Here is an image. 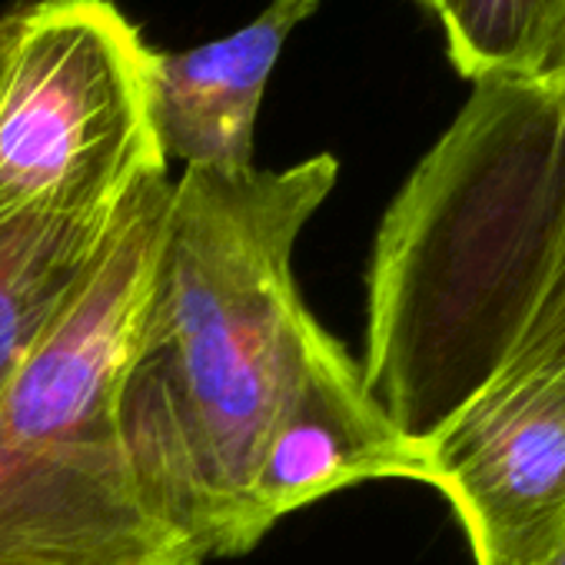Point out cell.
Segmentation results:
<instances>
[{
    "label": "cell",
    "instance_id": "1",
    "mask_svg": "<svg viewBox=\"0 0 565 565\" xmlns=\"http://www.w3.org/2000/svg\"><path fill=\"white\" fill-rule=\"evenodd\" d=\"M337 177L320 153L287 170L186 167L170 190L117 416L143 486L206 558L256 545V452L320 327L294 253Z\"/></svg>",
    "mask_w": 565,
    "mask_h": 565
},
{
    "label": "cell",
    "instance_id": "2",
    "mask_svg": "<svg viewBox=\"0 0 565 565\" xmlns=\"http://www.w3.org/2000/svg\"><path fill=\"white\" fill-rule=\"evenodd\" d=\"M143 180L71 310L0 393V565H203L143 486L117 416L170 203Z\"/></svg>",
    "mask_w": 565,
    "mask_h": 565
},
{
    "label": "cell",
    "instance_id": "3",
    "mask_svg": "<svg viewBox=\"0 0 565 565\" xmlns=\"http://www.w3.org/2000/svg\"><path fill=\"white\" fill-rule=\"evenodd\" d=\"M150 47L110 0L11 11L0 67V223L107 213L163 177Z\"/></svg>",
    "mask_w": 565,
    "mask_h": 565
},
{
    "label": "cell",
    "instance_id": "4",
    "mask_svg": "<svg viewBox=\"0 0 565 565\" xmlns=\"http://www.w3.org/2000/svg\"><path fill=\"white\" fill-rule=\"evenodd\" d=\"M462 203V279L479 327L529 370L565 350V18L522 74Z\"/></svg>",
    "mask_w": 565,
    "mask_h": 565
},
{
    "label": "cell",
    "instance_id": "5",
    "mask_svg": "<svg viewBox=\"0 0 565 565\" xmlns=\"http://www.w3.org/2000/svg\"><path fill=\"white\" fill-rule=\"evenodd\" d=\"M423 452L476 565H552L565 552V350L476 396Z\"/></svg>",
    "mask_w": 565,
    "mask_h": 565
},
{
    "label": "cell",
    "instance_id": "6",
    "mask_svg": "<svg viewBox=\"0 0 565 565\" xmlns=\"http://www.w3.org/2000/svg\"><path fill=\"white\" fill-rule=\"evenodd\" d=\"M376 479L426 482V452L370 396L347 347L317 327L256 452L249 479L253 539L269 535L282 515Z\"/></svg>",
    "mask_w": 565,
    "mask_h": 565
},
{
    "label": "cell",
    "instance_id": "7",
    "mask_svg": "<svg viewBox=\"0 0 565 565\" xmlns=\"http://www.w3.org/2000/svg\"><path fill=\"white\" fill-rule=\"evenodd\" d=\"M320 0H273L243 31L183 54L150 51V117L167 160L253 167L256 114L287 38Z\"/></svg>",
    "mask_w": 565,
    "mask_h": 565
},
{
    "label": "cell",
    "instance_id": "8",
    "mask_svg": "<svg viewBox=\"0 0 565 565\" xmlns=\"http://www.w3.org/2000/svg\"><path fill=\"white\" fill-rule=\"evenodd\" d=\"M120 206L28 213L0 223V393L84 290L114 236Z\"/></svg>",
    "mask_w": 565,
    "mask_h": 565
},
{
    "label": "cell",
    "instance_id": "9",
    "mask_svg": "<svg viewBox=\"0 0 565 565\" xmlns=\"http://www.w3.org/2000/svg\"><path fill=\"white\" fill-rule=\"evenodd\" d=\"M562 18L565 0H449L439 24L452 67L476 84L522 77Z\"/></svg>",
    "mask_w": 565,
    "mask_h": 565
},
{
    "label": "cell",
    "instance_id": "10",
    "mask_svg": "<svg viewBox=\"0 0 565 565\" xmlns=\"http://www.w3.org/2000/svg\"><path fill=\"white\" fill-rule=\"evenodd\" d=\"M8 31H11V14L0 18V67H4V51H8Z\"/></svg>",
    "mask_w": 565,
    "mask_h": 565
},
{
    "label": "cell",
    "instance_id": "11",
    "mask_svg": "<svg viewBox=\"0 0 565 565\" xmlns=\"http://www.w3.org/2000/svg\"><path fill=\"white\" fill-rule=\"evenodd\" d=\"M419 4H423L426 11H433L436 18H443V14H446V8H449V0H419Z\"/></svg>",
    "mask_w": 565,
    "mask_h": 565
},
{
    "label": "cell",
    "instance_id": "12",
    "mask_svg": "<svg viewBox=\"0 0 565 565\" xmlns=\"http://www.w3.org/2000/svg\"><path fill=\"white\" fill-rule=\"evenodd\" d=\"M552 565H565V552H562V555H558V558H555Z\"/></svg>",
    "mask_w": 565,
    "mask_h": 565
}]
</instances>
